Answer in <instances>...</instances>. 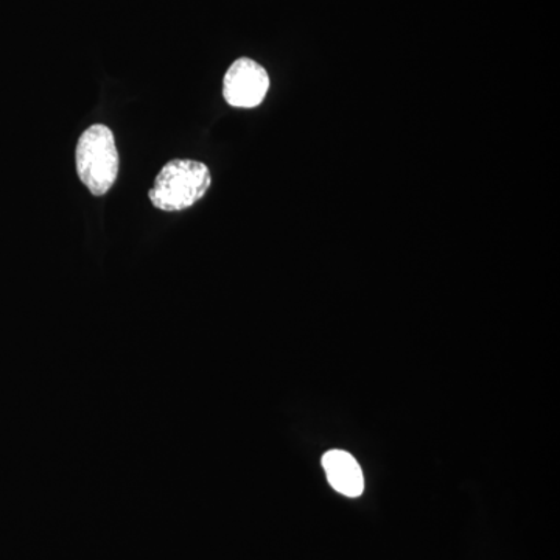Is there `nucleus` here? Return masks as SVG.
Masks as SVG:
<instances>
[{"instance_id":"obj_1","label":"nucleus","mask_w":560,"mask_h":560,"mask_svg":"<svg viewBox=\"0 0 560 560\" xmlns=\"http://www.w3.org/2000/svg\"><path fill=\"white\" fill-rule=\"evenodd\" d=\"M212 175L200 161L173 160L165 164L149 191L151 205L164 212L189 209L208 194Z\"/></svg>"},{"instance_id":"obj_4","label":"nucleus","mask_w":560,"mask_h":560,"mask_svg":"<svg viewBox=\"0 0 560 560\" xmlns=\"http://www.w3.org/2000/svg\"><path fill=\"white\" fill-rule=\"evenodd\" d=\"M323 467L331 488L346 497H360L364 490L363 470L348 452L330 451L324 455Z\"/></svg>"},{"instance_id":"obj_3","label":"nucleus","mask_w":560,"mask_h":560,"mask_svg":"<svg viewBox=\"0 0 560 560\" xmlns=\"http://www.w3.org/2000/svg\"><path fill=\"white\" fill-rule=\"evenodd\" d=\"M270 91V75L259 62L238 58L223 79V97L234 108L253 109L261 105Z\"/></svg>"},{"instance_id":"obj_2","label":"nucleus","mask_w":560,"mask_h":560,"mask_svg":"<svg viewBox=\"0 0 560 560\" xmlns=\"http://www.w3.org/2000/svg\"><path fill=\"white\" fill-rule=\"evenodd\" d=\"M77 173L95 197L108 194L119 175V151L113 131L105 125H92L81 135L75 150Z\"/></svg>"}]
</instances>
